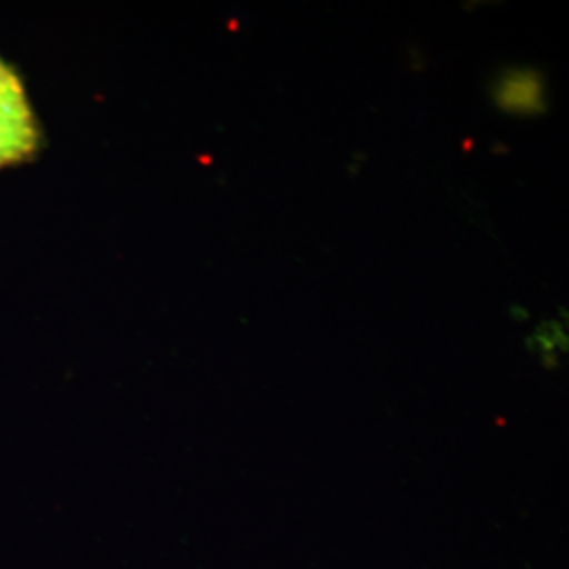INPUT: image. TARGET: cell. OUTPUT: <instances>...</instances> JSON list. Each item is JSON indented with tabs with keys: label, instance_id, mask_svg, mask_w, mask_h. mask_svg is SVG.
Listing matches in <instances>:
<instances>
[{
	"label": "cell",
	"instance_id": "cell-2",
	"mask_svg": "<svg viewBox=\"0 0 569 569\" xmlns=\"http://www.w3.org/2000/svg\"><path fill=\"white\" fill-rule=\"evenodd\" d=\"M496 102L509 112H529L542 106V82L533 74H510L496 89Z\"/></svg>",
	"mask_w": 569,
	"mask_h": 569
},
{
	"label": "cell",
	"instance_id": "cell-1",
	"mask_svg": "<svg viewBox=\"0 0 569 569\" xmlns=\"http://www.w3.org/2000/svg\"><path fill=\"white\" fill-rule=\"evenodd\" d=\"M37 143V121L20 77L0 60V167L28 159Z\"/></svg>",
	"mask_w": 569,
	"mask_h": 569
}]
</instances>
